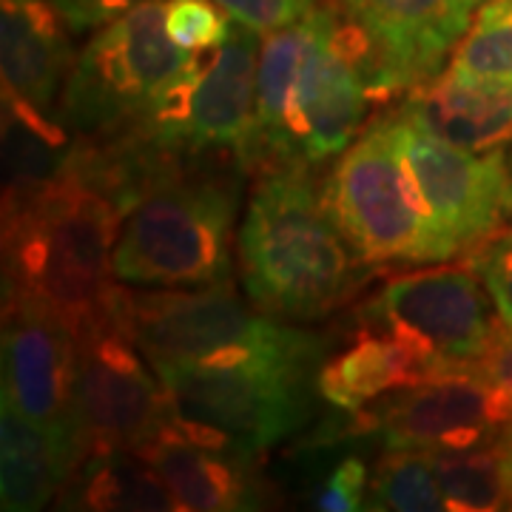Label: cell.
I'll list each match as a JSON object with an SVG mask.
<instances>
[{
	"label": "cell",
	"instance_id": "6da1fadb",
	"mask_svg": "<svg viewBox=\"0 0 512 512\" xmlns=\"http://www.w3.org/2000/svg\"><path fill=\"white\" fill-rule=\"evenodd\" d=\"M123 205L69 151L52 180L3 194V302L60 316L77 333L114 288Z\"/></svg>",
	"mask_w": 512,
	"mask_h": 512
},
{
	"label": "cell",
	"instance_id": "7a4b0ae2",
	"mask_svg": "<svg viewBox=\"0 0 512 512\" xmlns=\"http://www.w3.org/2000/svg\"><path fill=\"white\" fill-rule=\"evenodd\" d=\"M239 279L248 302L274 319H316L365 282L353 251L308 177V165L259 174L239 225Z\"/></svg>",
	"mask_w": 512,
	"mask_h": 512
},
{
	"label": "cell",
	"instance_id": "3957f363",
	"mask_svg": "<svg viewBox=\"0 0 512 512\" xmlns=\"http://www.w3.org/2000/svg\"><path fill=\"white\" fill-rule=\"evenodd\" d=\"M242 171L191 157L126 217L111 259L114 279L134 288L231 282Z\"/></svg>",
	"mask_w": 512,
	"mask_h": 512
},
{
	"label": "cell",
	"instance_id": "277c9868",
	"mask_svg": "<svg viewBox=\"0 0 512 512\" xmlns=\"http://www.w3.org/2000/svg\"><path fill=\"white\" fill-rule=\"evenodd\" d=\"M106 311L154 370L248 356L322 359V339L248 308L231 282L208 288H134L114 282Z\"/></svg>",
	"mask_w": 512,
	"mask_h": 512
},
{
	"label": "cell",
	"instance_id": "5b68a950",
	"mask_svg": "<svg viewBox=\"0 0 512 512\" xmlns=\"http://www.w3.org/2000/svg\"><path fill=\"white\" fill-rule=\"evenodd\" d=\"M322 202L367 265H433L456 256L410 174L396 111L342 151Z\"/></svg>",
	"mask_w": 512,
	"mask_h": 512
},
{
	"label": "cell",
	"instance_id": "8992f818",
	"mask_svg": "<svg viewBox=\"0 0 512 512\" xmlns=\"http://www.w3.org/2000/svg\"><path fill=\"white\" fill-rule=\"evenodd\" d=\"M197 52L165 29V0H148L97 29L57 100V120L72 137H109L143 123Z\"/></svg>",
	"mask_w": 512,
	"mask_h": 512
},
{
	"label": "cell",
	"instance_id": "52a82bcc",
	"mask_svg": "<svg viewBox=\"0 0 512 512\" xmlns=\"http://www.w3.org/2000/svg\"><path fill=\"white\" fill-rule=\"evenodd\" d=\"M319 359L248 356L157 370L174 413L197 430L259 456L296 433L311 413Z\"/></svg>",
	"mask_w": 512,
	"mask_h": 512
},
{
	"label": "cell",
	"instance_id": "ba28073f",
	"mask_svg": "<svg viewBox=\"0 0 512 512\" xmlns=\"http://www.w3.org/2000/svg\"><path fill=\"white\" fill-rule=\"evenodd\" d=\"M493 308L470 265H441L387 279L359 308V328L402 342L436 382L476 367L501 325Z\"/></svg>",
	"mask_w": 512,
	"mask_h": 512
},
{
	"label": "cell",
	"instance_id": "9c48e42d",
	"mask_svg": "<svg viewBox=\"0 0 512 512\" xmlns=\"http://www.w3.org/2000/svg\"><path fill=\"white\" fill-rule=\"evenodd\" d=\"M308 20L311 37L291 103L296 165L325 163L342 154L359 137L370 97L390 92L373 46L342 6L319 3Z\"/></svg>",
	"mask_w": 512,
	"mask_h": 512
},
{
	"label": "cell",
	"instance_id": "30bf717a",
	"mask_svg": "<svg viewBox=\"0 0 512 512\" xmlns=\"http://www.w3.org/2000/svg\"><path fill=\"white\" fill-rule=\"evenodd\" d=\"M259 37L234 20L225 43L197 52L146 120L131 128L188 157L234 154L245 168L254 143Z\"/></svg>",
	"mask_w": 512,
	"mask_h": 512
},
{
	"label": "cell",
	"instance_id": "8fae6325",
	"mask_svg": "<svg viewBox=\"0 0 512 512\" xmlns=\"http://www.w3.org/2000/svg\"><path fill=\"white\" fill-rule=\"evenodd\" d=\"M77 404L83 458L109 450L140 453L174 416L163 379L106 305L77 330Z\"/></svg>",
	"mask_w": 512,
	"mask_h": 512
},
{
	"label": "cell",
	"instance_id": "7c38bea8",
	"mask_svg": "<svg viewBox=\"0 0 512 512\" xmlns=\"http://www.w3.org/2000/svg\"><path fill=\"white\" fill-rule=\"evenodd\" d=\"M399 114V109H396ZM404 157L421 200L453 251H476L510 222L512 160L510 148L464 151L444 143L399 114Z\"/></svg>",
	"mask_w": 512,
	"mask_h": 512
},
{
	"label": "cell",
	"instance_id": "4fadbf2b",
	"mask_svg": "<svg viewBox=\"0 0 512 512\" xmlns=\"http://www.w3.org/2000/svg\"><path fill=\"white\" fill-rule=\"evenodd\" d=\"M3 402H9L83 461L77 404V333L60 316L26 302H3Z\"/></svg>",
	"mask_w": 512,
	"mask_h": 512
},
{
	"label": "cell",
	"instance_id": "5bb4252c",
	"mask_svg": "<svg viewBox=\"0 0 512 512\" xmlns=\"http://www.w3.org/2000/svg\"><path fill=\"white\" fill-rule=\"evenodd\" d=\"M359 416L387 450L436 453L495 439L512 421V404L470 370L402 387Z\"/></svg>",
	"mask_w": 512,
	"mask_h": 512
},
{
	"label": "cell",
	"instance_id": "9a60e30c",
	"mask_svg": "<svg viewBox=\"0 0 512 512\" xmlns=\"http://www.w3.org/2000/svg\"><path fill=\"white\" fill-rule=\"evenodd\" d=\"M379 60L390 92H407L444 72L476 6L470 0H339Z\"/></svg>",
	"mask_w": 512,
	"mask_h": 512
},
{
	"label": "cell",
	"instance_id": "2e32d148",
	"mask_svg": "<svg viewBox=\"0 0 512 512\" xmlns=\"http://www.w3.org/2000/svg\"><path fill=\"white\" fill-rule=\"evenodd\" d=\"M140 456L163 476L180 510L237 512L268 504L256 456L202 433L177 413L151 436Z\"/></svg>",
	"mask_w": 512,
	"mask_h": 512
},
{
	"label": "cell",
	"instance_id": "e0dca14e",
	"mask_svg": "<svg viewBox=\"0 0 512 512\" xmlns=\"http://www.w3.org/2000/svg\"><path fill=\"white\" fill-rule=\"evenodd\" d=\"M69 35L72 29L52 0H3V97H12L43 114H55L77 60Z\"/></svg>",
	"mask_w": 512,
	"mask_h": 512
},
{
	"label": "cell",
	"instance_id": "ac0fdd59",
	"mask_svg": "<svg viewBox=\"0 0 512 512\" xmlns=\"http://www.w3.org/2000/svg\"><path fill=\"white\" fill-rule=\"evenodd\" d=\"M399 114L464 151L512 146V86L476 83L444 69L407 89Z\"/></svg>",
	"mask_w": 512,
	"mask_h": 512
},
{
	"label": "cell",
	"instance_id": "d6986e66",
	"mask_svg": "<svg viewBox=\"0 0 512 512\" xmlns=\"http://www.w3.org/2000/svg\"><path fill=\"white\" fill-rule=\"evenodd\" d=\"M427 382L419 359L379 330L359 328L348 348L322 362L316 390L328 404L345 413H362L384 396Z\"/></svg>",
	"mask_w": 512,
	"mask_h": 512
},
{
	"label": "cell",
	"instance_id": "ffe728a7",
	"mask_svg": "<svg viewBox=\"0 0 512 512\" xmlns=\"http://www.w3.org/2000/svg\"><path fill=\"white\" fill-rule=\"evenodd\" d=\"M57 507L80 512L180 510L154 464L134 450H109L83 458L57 493Z\"/></svg>",
	"mask_w": 512,
	"mask_h": 512
},
{
	"label": "cell",
	"instance_id": "44dd1931",
	"mask_svg": "<svg viewBox=\"0 0 512 512\" xmlns=\"http://www.w3.org/2000/svg\"><path fill=\"white\" fill-rule=\"evenodd\" d=\"M74 461L43 427L3 402L0 413V507L37 512L55 501Z\"/></svg>",
	"mask_w": 512,
	"mask_h": 512
},
{
	"label": "cell",
	"instance_id": "7402d4cb",
	"mask_svg": "<svg viewBox=\"0 0 512 512\" xmlns=\"http://www.w3.org/2000/svg\"><path fill=\"white\" fill-rule=\"evenodd\" d=\"M430 456L450 512H495L510 507V484L495 439L473 447L436 450Z\"/></svg>",
	"mask_w": 512,
	"mask_h": 512
},
{
	"label": "cell",
	"instance_id": "603a6c76",
	"mask_svg": "<svg viewBox=\"0 0 512 512\" xmlns=\"http://www.w3.org/2000/svg\"><path fill=\"white\" fill-rule=\"evenodd\" d=\"M447 72L464 80L512 86V0H487L447 60Z\"/></svg>",
	"mask_w": 512,
	"mask_h": 512
},
{
	"label": "cell",
	"instance_id": "cb8c5ba5",
	"mask_svg": "<svg viewBox=\"0 0 512 512\" xmlns=\"http://www.w3.org/2000/svg\"><path fill=\"white\" fill-rule=\"evenodd\" d=\"M367 510L439 512L447 510L436 464L427 450H387L370 473Z\"/></svg>",
	"mask_w": 512,
	"mask_h": 512
},
{
	"label": "cell",
	"instance_id": "d4e9b609",
	"mask_svg": "<svg viewBox=\"0 0 512 512\" xmlns=\"http://www.w3.org/2000/svg\"><path fill=\"white\" fill-rule=\"evenodd\" d=\"M234 20L214 0H165V29L185 52H211L225 43Z\"/></svg>",
	"mask_w": 512,
	"mask_h": 512
},
{
	"label": "cell",
	"instance_id": "484cf974",
	"mask_svg": "<svg viewBox=\"0 0 512 512\" xmlns=\"http://www.w3.org/2000/svg\"><path fill=\"white\" fill-rule=\"evenodd\" d=\"M493 296V305L501 322L512 325V234L490 237L478 245L467 262Z\"/></svg>",
	"mask_w": 512,
	"mask_h": 512
},
{
	"label": "cell",
	"instance_id": "4316f807",
	"mask_svg": "<svg viewBox=\"0 0 512 512\" xmlns=\"http://www.w3.org/2000/svg\"><path fill=\"white\" fill-rule=\"evenodd\" d=\"M367 490H370V473L362 458H342L319 487L313 498V507L322 512H353L365 510Z\"/></svg>",
	"mask_w": 512,
	"mask_h": 512
},
{
	"label": "cell",
	"instance_id": "83f0119b",
	"mask_svg": "<svg viewBox=\"0 0 512 512\" xmlns=\"http://www.w3.org/2000/svg\"><path fill=\"white\" fill-rule=\"evenodd\" d=\"M214 3H220L228 18L259 35L296 23L319 6V0H214Z\"/></svg>",
	"mask_w": 512,
	"mask_h": 512
},
{
	"label": "cell",
	"instance_id": "f1b7e54d",
	"mask_svg": "<svg viewBox=\"0 0 512 512\" xmlns=\"http://www.w3.org/2000/svg\"><path fill=\"white\" fill-rule=\"evenodd\" d=\"M74 35L100 29L148 0H52Z\"/></svg>",
	"mask_w": 512,
	"mask_h": 512
},
{
	"label": "cell",
	"instance_id": "f546056e",
	"mask_svg": "<svg viewBox=\"0 0 512 512\" xmlns=\"http://www.w3.org/2000/svg\"><path fill=\"white\" fill-rule=\"evenodd\" d=\"M473 373H478L484 382L495 387L507 402L512 404V325L501 322L495 330L490 348L478 359Z\"/></svg>",
	"mask_w": 512,
	"mask_h": 512
},
{
	"label": "cell",
	"instance_id": "4dcf8cb0",
	"mask_svg": "<svg viewBox=\"0 0 512 512\" xmlns=\"http://www.w3.org/2000/svg\"><path fill=\"white\" fill-rule=\"evenodd\" d=\"M495 444L501 450V461H504V473H507V484H510V507H512V421L501 427V433L495 436Z\"/></svg>",
	"mask_w": 512,
	"mask_h": 512
},
{
	"label": "cell",
	"instance_id": "1f68e13d",
	"mask_svg": "<svg viewBox=\"0 0 512 512\" xmlns=\"http://www.w3.org/2000/svg\"><path fill=\"white\" fill-rule=\"evenodd\" d=\"M470 3H473V6L478 9V6H481V3H487V0H470Z\"/></svg>",
	"mask_w": 512,
	"mask_h": 512
},
{
	"label": "cell",
	"instance_id": "d6a6232c",
	"mask_svg": "<svg viewBox=\"0 0 512 512\" xmlns=\"http://www.w3.org/2000/svg\"><path fill=\"white\" fill-rule=\"evenodd\" d=\"M510 160H512V146H510Z\"/></svg>",
	"mask_w": 512,
	"mask_h": 512
},
{
	"label": "cell",
	"instance_id": "836d02e7",
	"mask_svg": "<svg viewBox=\"0 0 512 512\" xmlns=\"http://www.w3.org/2000/svg\"><path fill=\"white\" fill-rule=\"evenodd\" d=\"M510 225H512V211H510Z\"/></svg>",
	"mask_w": 512,
	"mask_h": 512
}]
</instances>
